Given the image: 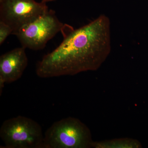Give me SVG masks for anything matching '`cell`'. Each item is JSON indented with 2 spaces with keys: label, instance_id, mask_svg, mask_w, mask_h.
Returning <instances> with one entry per match:
<instances>
[{
  "label": "cell",
  "instance_id": "cell-1",
  "mask_svg": "<svg viewBox=\"0 0 148 148\" xmlns=\"http://www.w3.org/2000/svg\"><path fill=\"white\" fill-rule=\"evenodd\" d=\"M64 39L55 49L37 64L36 73L42 78L74 75L95 71L105 62L111 51L110 18L101 14L78 29L65 24Z\"/></svg>",
  "mask_w": 148,
  "mask_h": 148
},
{
  "label": "cell",
  "instance_id": "cell-2",
  "mask_svg": "<svg viewBox=\"0 0 148 148\" xmlns=\"http://www.w3.org/2000/svg\"><path fill=\"white\" fill-rule=\"evenodd\" d=\"M90 130L76 118L69 117L54 122L46 131L43 148H92Z\"/></svg>",
  "mask_w": 148,
  "mask_h": 148
},
{
  "label": "cell",
  "instance_id": "cell-3",
  "mask_svg": "<svg viewBox=\"0 0 148 148\" xmlns=\"http://www.w3.org/2000/svg\"><path fill=\"white\" fill-rule=\"evenodd\" d=\"M0 137L4 148H43L44 135L41 126L23 116L5 121L0 128Z\"/></svg>",
  "mask_w": 148,
  "mask_h": 148
},
{
  "label": "cell",
  "instance_id": "cell-4",
  "mask_svg": "<svg viewBox=\"0 0 148 148\" xmlns=\"http://www.w3.org/2000/svg\"><path fill=\"white\" fill-rule=\"evenodd\" d=\"M65 25L57 18L54 11L49 10L14 35L23 47L33 50H41L45 47L49 41L62 32Z\"/></svg>",
  "mask_w": 148,
  "mask_h": 148
},
{
  "label": "cell",
  "instance_id": "cell-5",
  "mask_svg": "<svg viewBox=\"0 0 148 148\" xmlns=\"http://www.w3.org/2000/svg\"><path fill=\"white\" fill-rule=\"evenodd\" d=\"M46 3L35 0H2L0 1V21L12 29V34L34 21L49 10Z\"/></svg>",
  "mask_w": 148,
  "mask_h": 148
},
{
  "label": "cell",
  "instance_id": "cell-6",
  "mask_svg": "<svg viewBox=\"0 0 148 148\" xmlns=\"http://www.w3.org/2000/svg\"><path fill=\"white\" fill-rule=\"evenodd\" d=\"M28 64L26 48H16L0 56V95L5 84L21 78Z\"/></svg>",
  "mask_w": 148,
  "mask_h": 148
},
{
  "label": "cell",
  "instance_id": "cell-7",
  "mask_svg": "<svg viewBox=\"0 0 148 148\" xmlns=\"http://www.w3.org/2000/svg\"><path fill=\"white\" fill-rule=\"evenodd\" d=\"M142 145L139 141L130 138H121L101 142H92V148H139Z\"/></svg>",
  "mask_w": 148,
  "mask_h": 148
},
{
  "label": "cell",
  "instance_id": "cell-8",
  "mask_svg": "<svg viewBox=\"0 0 148 148\" xmlns=\"http://www.w3.org/2000/svg\"><path fill=\"white\" fill-rule=\"evenodd\" d=\"M12 29L9 25L0 21V45L3 44L9 36L12 34Z\"/></svg>",
  "mask_w": 148,
  "mask_h": 148
},
{
  "label": "cell",
  "instance_id": "cell-9",
  "mask_svg": "<svg viewBox=\"0 0 148 148\" xmlns=\"http://www.w3.org/2000/svg\"><path fill=\"white\" fill-rule=\"evenodd\" d=\"M56 1V0H42V1L46 3L49 2L54 1Z\"/></svg>",
  "mask_w": 148,
  "mask_h": 148
},
{
  "label": "cell",
  "instance_id": "cell-10",
  "mask_svg": "<svg viewBox=\"0 0 148 148\" xmlns=\"http://www.w3.org/2000/svg\"><path fill=\"white\" fill-rule=\"evenodd\" d=\"M2 0H0V1H1Z\"/></svg>",
  "mask_w": 148,
  "mask_h": 148
}]
</instances>
